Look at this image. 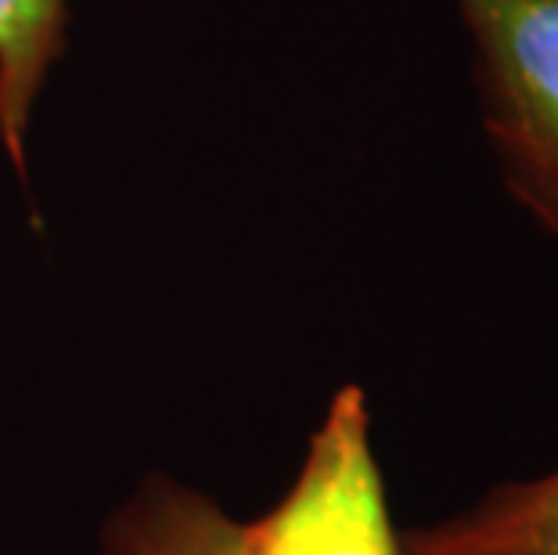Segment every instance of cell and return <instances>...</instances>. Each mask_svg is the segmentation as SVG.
I'll use <instances>...</instances> for the list:
<instances>
[{
  "label": "cell",
  "instance_id": "6da1fadb",
  "mask_svg": "<svg viewBox=\"0 0 558 555\" xmlns=\"http://www.w3.org/2000/svg\"><path fill=\"white\" fill-rule=\"evenodd\" d=\"M508 195L558 242V0H454Z\"/></svg>",
  "mask_w": 558,
  "mask_h": 555
},
{
  "label": "cell",
  "instance_id": "3957f363",
  "mask_svg": "<svg viewBox=\"0 0 558 555\" xmlns=\"http://www.w3.org/2000/svg\"><path fill=\"white\" fill-rule=\"evenodd\" d=\"M400 555H558V466L400 534Z\"/></svg>",
  "mask_w": 558,
  "mask_h": 555
},
{
  "label": "cell",
  "instance_id": "277c9868",
  "mask_svg": "<svg viewBox=\"0 0 558 555\" xmlns=\"http://www.w3.org/2000/svg\"><path fill=\"white\" fill-rule=\"evenodd\" d=\"M239 519L209 494L148 476L101 534V555H234Z\"/></svg>",
  "mask_w": 558,
  "mask_h": 555
},
{
  "label": "cell",
  "instance_id": "5b68a950",
  "mask_svg": "<svg viewBox=\"0 0 558 555\" xmlns=\"http://www.w3.org/2000/svg\"><path fill=\"white\" fill-rule=\"evenodd\" d=\"M65 0H0V148L26 177L29 126L40 91L65 51Z\"/></svg>",
  "mask_w": 558,
  "mask_h": 555
},
{
  "label": "cell",
  "instance_id": "7a4b0ae2",
  "mask_svg": "<svg viewBox=\"0 0 558 555\" xmlns=\"http://www.w3.org/2000/svg\"><path fill=\"white\" fill-rule=\"evenodd\" d=\"M234 555H400L361 386H342L284 498L239 523Z\"/></svg>",
  "mask_w": 558,
  "mask_h": 555
}]
</instances>
